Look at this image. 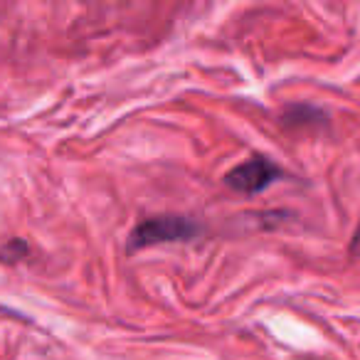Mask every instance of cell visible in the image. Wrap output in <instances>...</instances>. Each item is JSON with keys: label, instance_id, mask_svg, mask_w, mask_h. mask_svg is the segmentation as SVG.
Masks as SVG:
<instances>
[{"label": "cell", "instance_id": "cell-4", "mask_svg": "<svg viewBox=\"0 0 360 360\" xmlns=\"http://www.w3.org/2000/svg\"><path fill=\"white\" fill-rule=\"evenodd\" d=\"M27 257V242L25 240H11L6 247H0V262L3 264H15V262Z\"/></svg>", "mask_w": 360, "mask_h": 360}, {"label": "cell", "instance_id": "cell-1", "mask_svg": "<svg viewBox=\"0 0 360 360\" xmlns=\"http://www.w3.org/2000/svg\"><path fill=\"white\" fill-rule=\"evenodd\" d=\"M202 232L198 222L180 215H160L143 220L134 227L129 237V252H139L153 245H168V242H191Z\"/></svg>", "mask_w": 360, "mask_h": 360}, {"label": "cell", "instance_id": "cell-3", "mask_svg": "<svg viewBox=\"0 0 360 360\" xmlns=\"http://www.w3.org/2000/svg\"><path fill=\"white\" fill-rule=\"evenodd\" d=\"M281 124H286V126H321V124H326V114L321 109H314V106L296 104V106H291V109L284 111Z\"/></svg>", "mask_w": 360, "mask_h": 360}, {"label": "cell", "instance_id": "cell-2", "mask_svg": "<svg viewBox=\"0 0 360 360\" xmlns=\"http://www.w3.org/2000/svg\"><path fill=\"white\" fill-rule=\"evenodd\" d=\"M281 175L284 173L274 160L264 158V155H255L225 175V186L235 193H242V195H257V193L266 191L271 183H276Z\"/></svg>", "mask_w": 360, "mask_h": 360}, {"label": "cell", "instance_id": "cell-5", "mask_svg": "<svg viewBox=\"0 0 360 360\" xmlns=\"http://www.w3.org/2000/svg\"><path fill=\"white\" fill-rule=\"evenodd\" d=\"M350 255L360 259V222H358V227H355V232H353V240H350Z\"/></svg>", "mask_w": 360, "mask_h": 360}]
</instances>
